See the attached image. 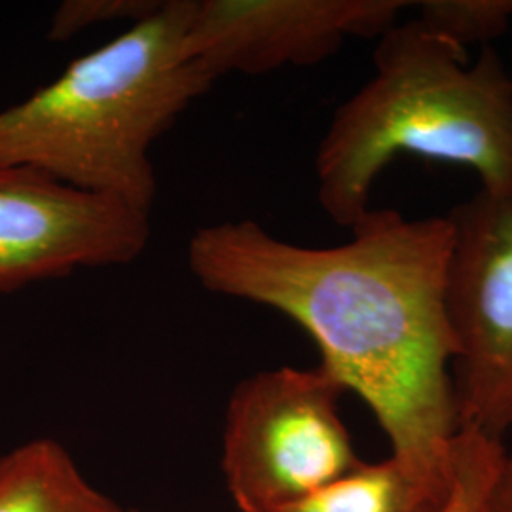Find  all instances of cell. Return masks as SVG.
<instances>
[{
	"instance_id": "obj_8",
	"label": "cell",
	"mask_w": 512,
	"mask_h": 512,
	"mask_svg": "<svg viewBox=\"0 0 512 512\" xmlns=\"http://www.w3.org/2000/svg\"><path fill=\"white\" fill-rule=\"evenodd\" d=\"M52 439L0 456V512H120Z\"/></svg>"
},
{
	"instance_id": "obj_3",
	"label": "cell",
	"mask_w": 512,
	"mask_h": 512,
	"mask_svg": "<svg viewBox=\"0 0 512 512\" xmlns=\"http://www.w3.org/2000/svg\"><path fill=\"white\" fill-rule=\"evenodd\" d=\"M190 0H164L150 18L73 63L50 84L0 110V165L150 213L154 143L215 78L186 46Z\"/></svg>"
},
{
	"instance_id": "obj_2",
	"label": "cell",
	"mask_w": 512,
	"mask_h": 512,
	"mask_svg": "<svg viewBox=\"0 0 512 512\" xmlns=\"http://www.w3.org/2000/svg\"><path fill=\"white\" fill-rule=\"evenodd\" d=\"M467 50L418 19L378 38L374 74L330 120L317 154V200L351 228L370 209L385 167L401 154L463 165L480 192L512 202V76L492 46Z\"/></svg>"
},
{
	"instance_id": "obj_6",
	"label": "cell",
	"mask_w": 512,
	"mask_h": 512,
	"mask_svg": "<svg viewBox=\"0 0 512 512\" xmlns=\"http://www.w3.org/2000/svg\"><path fill=\"white\" fill-rule=\"evenodd\" d=\"M150 213L61 183L25 165H0V294L143 255Z\"/></svg>"
},
{
	"instance_id": "obj_4",
	"label": "cell",
	"mask_w": 512,
	"mask_h": 512,
	"mask_svg": "<svg viewBox=\"0 0 512 512\" xmlns=\"http://www.w3.org/2000/svg\"><path fill=\"white\" fill-rule=\"evenodd\" d=\"M344 393L321 366H279L236 385L222 435V473L239 512L279 511L363 461L340 416Z\"/></svg>"
},
{
	"instance_id": "obj_13",
	"label": "cell",
	"mask_w": 512,
	"mask_h": 512,
	"mask_svg": "<svg viewBox=\"0 0 512 512\" xmlns=\"http://www.w3.org/2000/svg\"><path fill=\"white\" fill-rule=\"evenodd\" d=\"M486 512H512V450H507V458L497 476Z\"/></svg>"
},
{
	"instance_id": "obj_11",
	"label": "cell",
	"mask_w": 512,
	"mask_h": 512,
	"mask_svg": "<svg viewBox=\"0 0 512 512\" xmlns=\"http://www.w3.org/2000/svg\"><path fill=\"white\" fill-rule=\"evenodd\" d=\"M507 448L475 429H459L454 439V482L442 512H486Z\"/></svg>"
},
{
	"instance_id": "obj_10",
	"label": "cell",
	"mask_w": 512,
	"mask_h": 512,
	"mask_svg": "<svg viewBox=\"0 0 512 512\" xmlns=\"http://www.w3.org/2000/svg\"><path fill=\"white\" fill-rule=\"evenodd\" d=\"M418 21L431 33L467 50L490 46L512 23V0H421Z\"/></svg>"
},
{
	"instance_id": "obj_5",
	"label": "cell",
	"mask_w": 512,
	"mask_h": 512,
	"mask_svg": "<svg viewBox=\"0 0 512 512\" xmlns=\"http://www.w3.org/2000/svg\"><path fill=\"white\" fill-rule=\"evenodd\" d=\"M446 217L459 429L503 440L512 431V202L478 190Z\"/></svg>"
},
{
	"instance_id": "obj_12",
	"label": "cell",
	"mask_w": 512,
	"mask_h": 512,
	"mask_svg": "<svg viewBox=\"0 0 512 512\" xmlns=\"http://www.w3.org/2000/svg\"><path fill=\"white\" fill-rule=\"evenodd\" d=\"M162 6L164 0H69L55 10L48 37L69 40L86 29L116 21L135 25L154 16Z\"/></svg>"
},
{
	"instance_id": "obj_14",
	"label": "cell",
	"mask_w": 512,
	"mask_h": 512,
	"mask_svg": "<svg viewBox=\"0 0 512 512\" xmlns=\"http://www.w3.org/2000/svg\"><path fill=\"white\" fill-rule=\"evenodd\" d=\"M120 512H145V511H120Z\"/></svg>"
},
{
	"instance_id": "obj_7",
	"label": "cell",
	"mask_w": 512,
	"mask_h": 512,
	"mask_svg": "<svg viewBox=\"0 0 512 512\" xmlns=\"http://www.w3.org/2000/svg\"><path fill=\"white\" fill-rule=\"evenodd\" d=\"M404 0H190L186 46L217 80L327 61L349 38H378Z\"/></svg>"
},
{
	"instance_id": "obj_9",
	"label": "cell",
	"mask_w": 512,
	"mask_h": 512,
	"mask_svg": "<svg viewBox=\"0 0 512 512\" xmlns=\"http://www.w3.org/2000/svg\"><path fill=\"white\" fill-rule=\"evenodd\" d=\"M454 482L425 475L401 459L361 461L348 475L275 512H442Z\"/></svg>"
},
{
	"instance_id": "obj_1",
	"label": "cell",
	"mask_w": 512,
	"mask_h": 512,
	"mask_svg": "<svg viewBox=\"0 0 512 512\" xmlns=\"http://www.w3.org/2000/svg\"><path fill=\"white\" fill-rule=\"evenodd\" d=\"M349 230L342 245L304 247L256 220H222L194 232L188 268L203 289L270 308L306 330L319 366L370 408L391 456L452 478V222L370 207Z\"/></svg>"
}]
</instances>
